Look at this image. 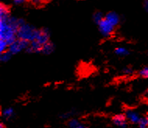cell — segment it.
<instances>
[{
  "label": "cell",
  "instance_id": "cell-1",
  "mask_svg": "<svg viewBox=\"0 0 148 128\" xmlns=\"http://www.w3.org/2000/svg\"><path fill=\"white\" fill-rule=\"evenodd\" d=\"M25 21L11 16L5 20H0V40H3L10 45L17 39V30Z\"/></svg>",
  "mask_w": 148,
  "mask_h": 128
},
{
  "label": "cell",
  "instance_id": "cell-2",
  "mask_svg": "<svg viewBox=\"0 0 148 128\" xmlns=\"http://www.w3.org/2000/svg\"><path fill=\"white\" fill-rule=\"evenodd\" d=\"M38 32V29H37L35 26H34L30 23L24 22L22 25L20 26L16 36L18 39L23 40L27 42H31L36 39Z\"/></svg>",
  "mask_w": 148,
  "mask_h": 128
},
{
  "label": "cell",
  "instance_id": "cell-3",
  "mask_svg": "<svg viewBox=\"0 0 148 128\" xmlns=\"http://www.w3.org/2000/svg\"><path fill=\"white\" fill-rule=\"evenodd\" d=\"M29 44H30V42H27V41L17 38L13 43H12L10 45L8 51H10L13 55L18 54L23 51H26L27 48L28 47Z\"/></svg>",
  "mask_w": 148,
  "mask_h": 128
},
{
  "label": "cell",
  "instance_id": "cell-4",
  "mask_svg": "<svg viewBox=\"0 0 148 128\" xmlns=\"http://www.w3.org/2000/svg\"><path fill=\"white\" fill-rule=\"evenodd\" d=\"M98 30L104 37H109L112 35L115 30V27L105 19H104L101 23L97 25Z\"/></svg>",
  "mask_w": 148,
  "mask_h": 128
},
{
  "label": "cell",
  "instance_id": "cell-5",
  "mask_svg": "<svg viewBox=\"0 0 148 128\" xmlns=\"http://www.w3.org/2000/svg\"><path fill=\"white\" fill-rule=\"evenodd\" d=\"M124 114L129 121V123H132V124H138L142 118L140 114L138 113L136 110L131 109V108L125 109Z\"/></svg>",
  "mask_w": 148,
  "mask_h": 128
},
{
  "label": "cell",
  "instance_id": "cell-6",
  "mask_svg": "<svg viewBox=\"0 0 148 128\" xmlns=\"http://www.w3.org/2000/svg\"><path fill=\"white\" fill-rule=\"evenodd\" d=\"M112 122L114 125L119 128H127L129 126V121L124 113H118L113 116Z\"/></svg>",
  "mask_w": 148,
  "mask_h": 128
},
{
  "label": "cell",
  "instance_id": "cell-7",
  "mask_svg": "<svg viewBox=\"0 0 148 128\" xmlns=\"http://www.w3.org/2000/svg\"><path fill=\"white\" fill-rule=\"evenodd\" d=\"M34 41H38L42 46H44L47 43H49V41H50V32H49V29H38V35L36 37V39Z\"/></svg>",
  "mask_w": 148,
  "mask_h": 128
},
{
  "label": "cell",
  "instance_id": "cell-8",
  "mask_svg": "<svg viewBox=\"0 0 148 128\" xmlns=\"http://www.w3.org/2000/svg\"><path fill=\"white\" fill-rule=\"evenodd\" d=\"M105 19L106 20L108 21L112 25L114 26L115 28L119 25L120 22H121L120 16L116 12H114V11H111V12H108V13H106L105 16Z\"/></svg>",
  "mask_w": 148,
  "mask_h": 128
},
{
  "label": "cell",
  "instance_id": "cell-9",
  "mask_svg": "<svg viewBox=\"0 0 148 128\" xmlns=\"http://www.w3.org/2000/svg\"><path fill=\"white\" fill-rule=\"evenodd\" d=\"M43 46L41 44H39L38 41H33L30 42L28 47L26 50L27 53L29 54H39L41 53Z\"/></svg>",
  "mask_w": 148,
  "mask_h": 128
},
{
  "label": "cell",
  "instance_id": "cell-10",
  "mask_svg": "<svg viewBox=\"0 0 148 128\" xmlns=\"http://www.w3.org/2000/svg\"><path fill=\"white\" fill-rule=\"evenodd\" d=\"M11 16L10 9L8 5L1 3L0 5V20H5Z\"/></svg>",
  "mask_w": 148,
  "mask_h": 128
},
{
  "label": "cell",
  "instance_id": "cell-11",
  "mask_svg": "<svg viewBox=\"0 0 148 128\" xmlns=\"http://www.w3.org/2000/svg\"><path fill=\"white\" fill-rule=\"evenodd\" d=\"M15 115V112L13 108L5 107L2 110V116L6 121H10Z\"/></svg>",
  "mask_w": 148,
  "mask_h": 128
},
{
  "label": "cell",
  "instance_id": "cell-12",
  "mask_svg": "<svg viewBox=\"0 0 148 128\" xmlns=\"http://www.w3.org/2000/svg\"><path fill=\"white\" fill-rule=\"evenodd\" d=\"M54 51H55V45H54V44L51 41H49V43H47V44H45L43 46L41 53L43 54L49 55V54H52Z\"/></svg>",
  "mask_w": 148,
  "mask_h": 128
},
{
  "label": "cell",
  "instance_id": "cell-13",
  "mask_svg": "<svg viewBox=\"0 0 148 128\" xmlns=\"http://www.w3.org/2000/svg\"><path fill=\"white\" fill-rule=\"evenodd\" d=\"M114 52L117 56L119 57H125L130 54V51L124 47H118L115 49Z\"/></svg>",
  "mask_w": 148,
  "mask_h": 128
},
{
  "label": "cell",
  "instance_id": "cell-14",
  "mask_svg": "<svg viewBox=\"0 0 148 128\" xmlns=\"http://www.w3.org/2000/svg\"><path fill=\"white\" fill-rule=\"evenodd\" d=\"M105 16L104 15V13L102 12H101V11H96L94 14H93V20L95 22L96 24H99L101 21L105 19Z\"/></svg>",
  "mask_w": 148,
  "mask_h": 128
},
{
  "label": "cell",
  "instance_id": "cell-15",
  "mask_svg": "<svg viewBox=\"0 0 148 128\" xmlns=\"http://www.w3.org/2000/svg\"><path fill=\"white\" fill-rule=\"evenodd\" d=\"M13 56V54H11L9 51H5L3 53H0V62H3V63H6V62L10 61Z\"/></svg>",
  "mask_w": 148,
  "mask_h": 128
},
{
  "label": "cell",
  "instance_id": "cell-16",
  "mask_svg": "<svg viewBox=\"0 0 148 128\" xmlns=\"http://www.w3.org/2000/svg\"><path fill=\"white\" fill-rule=\"evenodd\" d=\"M80 123H81V122H80L78 119L73 117L71 118V119L68 120L67 127H68V128H76Z\"/></svg>",
  "mask_w": 148,
  "mask_h": 128
},
{
  "label": "cell",
  "instance_id": "cell-17",
  "mask_svg": "<svg viewBox=\"0 0 148 128\" xmlns=\"http://www.w3.org/2000/svg\"><path fill=\"white\" fill-rule=\"evenodd\" d=\"M138 128H148V116H142L140 123H138Z\"/></svg>",
  "mask_w": 148,
  "mask_h": 128
},
{
  "label": "cell",
  "instance_id": "cell-18",
  "mask_svg": "<svg viewBox=\"0 0 148 128\" xmlns=\"http://www.w3.org/2000/svg\"><path fill=\"white\" fill-rule=\"evenodd\" d=\"M10 44L7 42L3 40H0V53H3L5 51H7L9 50Z\"/></svg>",
  "mask_w": 148,
  "mask_h": 128
},
{
  "label": "cell",
  "instance_id": "cell-19",
  "mask_svg": "<svg viewBox=\"0 0 148 128\" xmlns=\"http://www.w3.org/2000/svg\"><path fill=\"white\" fill-rule=\"evenodd\" d=\"M74 115V112L73 111H68V112H66V113H62L59 115V117L62 119V120H69L73 118Z\"/></svg>",
  "mask_w": 148,
  "mask_h": 128
},
{
  "label": "cell",
  "instance_id": "cell-20",
  "mask_svg": "<svg viewBox=\"0 0 148 128\" xmlns=\"http://www.w3.org/2000/svg\"><path fill=\"white\" fill-rule=\"evenodd\" d=\"M139 75L143 79H148V66L143 68L139 71Z\"/></svg>",
  "mask_w": 148,
  "mask_h": 128
},
{
  "label": "cell",
  "instance_id": "cell-21",
  "mask_svg": "<svg viewBox=\"0 0 148 128\" xmlns=\"http://www.w3.org/2000/svg\"><path fill=\"white\" fill-rule=\"evenodd\" d=\"M122 72H123V74H126V75H130V74H133V69L131 68L130 67H125V68H124L123 69V71H122Z\"/></svg>",
  "mask_w": 148,
  "mask_h": 128
},
{
  "label": "cell",
  "instance_id": "cell-22",
  "mask_svg": "<svg viewBox=\"0 0 148 128\" xmlns=\"http://www.w3.org/2000/svg\"><path fill=\"white\" fill-rule=\"evenodd\" d=\"M27 0H13V3L16 5H21L26 3Z\"/></svg>",
  "mask_w": 148,
  "mask_h": 128
},
{
  "label": "cell",
  "instance_id": "cell-23",
  "mask_svg": "<svg viewBox=\"0 0 148 128\" xmlns=\"http://www.w3.org/2000/svg\"><path fill=\"white\" fill-rule=\"evenodd\" d=\"M143 5L144 9H145V10L148 13V0H143Z\"/></svg>",
  "mask_w": 148,
  "mask_h": 128
},
{
  "label": "cell",
  "instance_id": "cell-24",
  "mask_svg": "<svg viewBox=\"0 0 148 128\" xmlns=\"http://www.w3.org/2000/svg\"><path fill=\"white\" fill-rule=\"evenodd\" d=\"M31 1L34 5H39V4H41V3H42V0H31Z\"/></svg>",
  "mask_w": 148,
  "mask_h": 128
},
{
  "label": "cell",
  "instance_id": "cell-25",
  "mask_svg": "<svg viewBox=\"0 0 148 128\" xmlns=\"http://www.w3.org/2000/svg\"><path fill=\"white\" fill-rule=\"evenodd\" d=\"M76 128H88V127H87V126L85 125V124H84L83 123H80Z\"/></svg>",
  "mask_w": 148,
  "mask_h": 128
},
{
  "label": "cell",
  "instance_id": "cell-26",
  "mask_svg": "<svg viewBox=\"0 0 148 128\" xmlns=\"http://www.w3.org/2000/svg\"><path fill=\"white\" fill-rule=\"evenodd\" d=\"M0 128H6L5 127V125L3 123V122H2V123H0Z\"/></svg>",
  "mask_w": 148,
  "mask_h": 128
}]
</instances>
